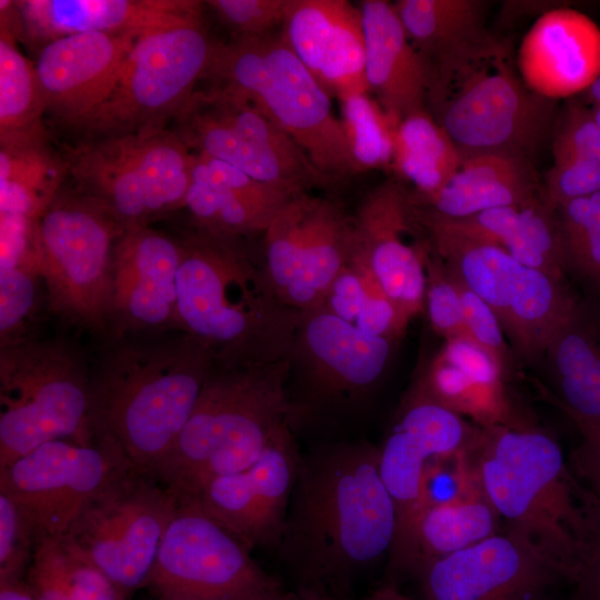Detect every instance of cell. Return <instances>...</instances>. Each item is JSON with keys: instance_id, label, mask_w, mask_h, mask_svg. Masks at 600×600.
Returning <instances> with one entry per match:
<instances>
[{"instance_id": "6da1fadb", "label": "cell", "mask_w": 600, "mask_h": 600, "mask_svg": "<svg viewBox=\"0 0 600 600\" xmlns=\"http://www.w3.org/2000/svg\"><path fill=\"white\" fill-rule=\"evenodd\" d=\"M396 529L379 448L327 440L300 454L274 553L290 591L308 600H353L364 578L387 566Z\"/></svg>"}, {"instance_id": "7a4b0ae2", "label": "cell", "mask_w": 600, "mask_h": 600, "mask_svg": "<svg viewBox=\"0 0 600 600\" xmlns=\"http://www.w3.org/2000/svg\"><path fill=\"white\" fill-rule=\"evenodd\" d=\"M473 460L481 489L506 529L527 539L574 583L600 534V502L559 442L533 423L481 427Z\"/></svg>"}, {"instance_id": "3957f363", "label": "cell", "mask_w": 600, "mask_h": 600, "mask_svg": "<svg viewBox=\"0 0 600 600\" xmlns=\"http://www.w3.org/2000/svg\"><path fill=\"white\" fill-rule=\"evenodd\" d=\"M179 327L218 364L288 358L301 311L276 293L262 263L232 239L204 232L182 243L177 276Z\"/></svg>"}, {"instance_id": "277c9868", "label": "cell", "mask_w": 600, "mask_h": 600, "mask_svg": "<svg viewBox=\"0 0 600 600\" xmlns=\"http://www.w3.org/2000/svg\"><path fill=\"white\" fill-rule=\"evenodd\" d=\"M212 364L209 351L187 333L119 349L90 383L93 439L152 476L177 443Z\"/></svg>"}, {"instance_id": "5b68a950", "label": "cell", "mask_w": 600, "mask_h": 600, "mask_svg": "<svg viewBox=\"0 0 600 600\" xmlns=\"http://www.w3.org/2000/svg\"><path fill=\"white\" fill-rule=\"evenodd\" d=\"M288 360L212 364L177 443L152 476L178 500L194 497L216 478L242 471L288 422Z\"/></svg>"}, {"instance_id": "8992f818", "label": "cell", "mask_w": 600, "mask_h": 600, "mask_svg": "<svg viewBox=\"0 0 600 600\" xmlns=\"http://www.w3.org/2000/svg\"><path fill=\"white\" fill-rule=\"evenodd\" d=\"M249 100L302 149L328 184L359 173L331 96L281 34L217 42L206 77Z\"/></svg>"}, {"instance_id": "52a82bcc", "label": "cell", "mask_w": 600, "mask_h": 600, "mask_svg": "<svg viewBox=\"0 0 600 600\" xmlns=\"http://www.w3.org/2000/svg\"><path fill=\"white\" fill-rule=\"evenodd\" d=\"M393 346L320 307L301 311L287 358L288 422L294 434L359 417L386 374Z\"/></svg>"}, {"instance_id": "ba28073f", "label": "cell", "mask_w": 600, "mask_h": 600, "mask_svg": "<svg viewBox=\"0 0 600 600\" xmlns=\"http://www.w3.org/2000/svg\"><path fill=\"white\" fill-rule=\"evenodd\" d=\"M90 383L61 344L23 337L1 344L0 469L50 441H93Z\"/></svg>"}, {"instance_id": "9c48e42d", "label": "cell", "mask_w": 600, "mask_h": 600, "mask_svg": "<svg viewBox=\"0 0 600 600\" xmlns=\"http://www.w3.org/2000/svg\"><path fill=\"white\" fill-rule=\"evenodd\" d=\"M191 157L167 128L81 140L63 154L80 192L103 203L126 230L184 207Z\"/></svg>"}, {"instance_id": "30bf717a", "label": "cell", "mask_w": 600, "mask_h": 600, "mask_svg": "<svg viewBox=\"0 0 600 600\" xmlns=\"http://www.w3.org/2000/svg\"><path fill=\"white\" fill-rule=\"evenodd\" d=\"M202 19L142 34L82 140L164 129L206 79L216 49Z\"/></svg>"}, {"instance_id": "8fae6325", "label": "cell", "mask_w": 600, "mask_h": 600, "mask_svg": "<svg viewBox=\"0 0 600 600\" xmlns=\"http://www.w3.org/2000/svg\"><path fill=\"white\" fill-rule=\"evenodd\" d=\"M126 229L86 193L57 196L34 221L39 277L54 310L92 327L111 314L116 244Z\"/></svg>"}, {"instance_id": "7c38bea8", "label": "cell", "mask_w": 600, "mask_h": 600, "mask_svg": "<svg viewBox=\"0 0 600 600\" xmlns=\"http://www.w3.org/2000/svg\"><path fill=\"white\" fill-rule=\"evenodd\" d=\"M178 502L160 480L129 468L84 507L61 539L128 599L146 587Z\"/></svg>"}, {"instance_id": "4fadbf2b", "label": "cell", "mask_w": 600, "mask_h": 600, "mask_svg": "<svg viewBox=\"0 0 600 600\" xmlns=\"http://www.w3.org/2000/svg\"><path fill=\"white\" fill-rule=\"evenodd\" d=\"M428 112L462 159L496 152L531 161L559 110L557 101L530 90L504 56L464 74Z\"/></svg>"}, {"instance_id": "5bb4252c", "label": "cell", "mask_w": 600, "mask_h": 600, "mask_svg": "<svg viewBox=\"0 0 600 600\" xmlns=\"http://www.w3.org/2000/svg\"><path fill=\"white\" fill-rule=\"evenodd\" d=\"M146 587L174 600H274L286 592L241 540L192 502H178Z\"/></svg>"}, {"instance_id": "9a60e30c", "label": "cell", "mask_w": 600, "mask_h": 600, "mask_svg": "<svg viewBox=\"0 0 600 600\" xmlns=\"http://www.w3.org/2000/svg\"><path fill=\"white\" fill-rule=\"evenodd\" d=\"M480 427L409 391L403 396L392 427L379 448L382 481L396 510L397 529L386 566L384 583L413 574L417 527L426 508L424 480L430 462L471 448Z\"/></svg>"}, {"instance_id": "2e32d148", "label": "cell", "mask_w": 600, "mask_h": 600, "mask_svg": "<svg viewBox=\"0 0 600 600\" xmlns=\"http://www.w3.org/2000/svg\"><path fill=\"white\" fill-rule=\"evenodd\" d=\"M196 89L172 119V131L191 153L228 163L291 194L314 182L290 163L297 144L240 94L220 86Z\"/></svg>"}, {"instance_id": "e0dca14e", "label": "cell", "mask_w": 600, "mask_h": 600, "mask_svg": "<svg viewBox=\"0 0 600 600\" xmlns=\"http://www.w3.org/2000/svg\"><path fill=\"white\" fill-rule=\"evenodd\" d=\"M263 233L261 263L278 297L299 311L319 307L350 259L352 217L333 199L301 192Z\"/></svg>"}, {"instance_id": "ac0fdd59", "label": "cell", "mask_w": 600, "mask_h": 600, "mask_svg": "<svg viewBox=\"0 0 600 600\" xmlns=\"http://www.w3.org/2000/svg\"><path fill=\"white\" fill-rule=\"evenodd\" d=\"M129 468L104 440H54L0 469V492L17 502L38 540L61 538L84 507Z\"/></svg>"}, {"instance_id": "d6986e66", "label": "cell", "mask_w": 600, "mask_h": 600, "mask_svg": "<svg viewBox=\"0 0 600 600\" xmlns=\"http://www.w3.org/2000/svg\"><path fill=\"white\" fill-rule=\"evenodd\" d=\"M352 226L353 251L411 320L424 309L426 262L431 251L411 190L398 178L387 179L362 200Z\"/></svg>"}, {"instance_id": "ffe728a7", "label": "cell", "mask_w": 600, "mask_h": 600, "mask_svg": "<svg viewBox=\"0 0 600 600\" xmlns=\"http://www.w3.org/2000/svg\"><path fill=\"white\" fill-rule=\"evenodd\" d=\"M301 451L289 422L270 439L249 468L216 478L192 502L250 550L276 551L294 484Z\"/></svg>"}, {"instance_id": "44dd1931", "label": "cell", "mask_w": 600, "mask_h": 600, "mask_svg": "<svg viewBox=\"0 0 600 600\" xmlns=\"http://www.w3.org/2000/svg\"><path fill=\"white\" fill-rule=\"evenodd\" d=\"M423 600H538L557 567L527 539L504 530L420 566Z\"/></svg>"}, {"instance_id": "7402d4cb", "label": "cell", "mask_w": 600, "mask_h": 600, "mask_svg": "<svg viewBox=\"0 0 600 600\" xmlns=\"http://www.w3.org/2000/svg\"><path fill=\"white\" fill-rule=\"evenodd\" d=\"M393 6L428 73V111L464 74L508 56L487 28V1L399 0Z\"/></svg>"}, {"instance_id": "603a6c76", "label": "cell", "mask_w": 600, "mask_h": 600, "mask_svg": "<svg viewBox=\"0 0 600 600\" xmlns=\"http://www.w3.org/2000/svg\"><path fill=\"white\" fill-rule=\"evenodd\" d=\"M140 37L88 32L46 44L34 63L46 114L79 131L112 92Z\"/></svg>"}, {"instance_id": "cb8c5ba5", "label": "cell", "mask_w": 600, "mask_h": 600, "mask_svg": "<svg viewBox=\"0 0 600 600\" xmlns=\"http://www.w3.org/2000/svg\"><path fill=\"white\" fill-rule=\"evenodd\" d=\"M280 34L331 97L369 93L358 6L347 0H288Z\"/></svg>"}, {"instance_id": "d4e9b609", "label": "cell", "mask_w": 600, "mask_h": 600, "mask_svg": "<svg viewBox=\"0 0 600 600\" xmlns=\"http://www.w3.org/2000/svg\"><path fill=\"white\" fill-rule=\"evenodd\" d=\"M14 37L41 50L49 42L88 32L142 36L202 19L196 0H18Z\"/></svg>"}, {"instance_id": "484cf974", "label": "cell", "mask_w": 600, "mask_h": 600, "mask_svg": "<svg viewBox=\"0 0 600 600\" xmlns=\"http://www.w3.org/2000/svg\"><path fill=\"white\" fill-rule=\"evenodd\" d=\"M517 64L524 84L547 99L580 96L600 74V27L578 10L549 9L522 38Z\"/></svg>"}, {"instance_id": "4316f807", "label": "cell", "mask_w": 600, "mask_h": 600, "mask_svg": "<svg viewBox=\"0 0 600 600\" xmlns=\"http://www.w3.org/2000/svg\"><path fill=\"white\" fill-rule=\"evenodd\" d=\"M507 380L487 351L468 339L456 338L444 340L408 391L482 428L532 424L517 410Z\"/></svg>"}, {"instance_id": "83f0119b", "label": "cell", "mask_w": 600, "mask_h": 600, "mask_svg": "<svg viewBox=\"0 0 600 600\" xmlns=\"http://www.w3.org/2000/svg\"><path fill=\"white\" fill-rule=\"evenodd\" d=\"M182 243L139 227L116 244L111 312L136 328L179 326L177 276Z\"/></svg>"}, {"instance_id": "f1b7e54d", "label": "cell", "mask_w": 600, "mask_h": 600, "mask_svg": "<svg viewBox=\"0 0 600 600\" xmlns=\"http://www.w3.org/2000/svg\"><path fill=\"white\" fill-rule=\"evenodd\" d=\"M364 38V73L369 93L397 124L427 110L429 78L393 3L364 0L358 4Z\"/></svg>"}, {"instance_id": "f546056e", "label": "cell", "mask_w": 600, "mask_h": 600, "mask_svg": "<svg viewBox=\"0 0 600 600\" xmlns=\"http://www.w3.org/2000/svg\"><path fill=\"white\" fill-rule=\"evenodd\" d=\"M543 359L556 404L573 422L600 421V292L578 298Z\"/></svg>"}, {"instance_id": "4dcf8cb0", "label": "cell", "mask_w": 600, "mask_h": 600, "mask_svg": "<svg viewBox=\"0 0 600 600\" xmlns=\"http://www.w3.org/2000/svg\"><path fill=\"white\" fill-rule=\"evenodd\" d=\"M541 197L530 160L507 153H479L462 159L457 172L434 194L413 204L444 219H462L501 207L526 204Z\"/></svg>"}, {"instance_id": "1f68e13d", "label": "cell", "mask_w": 600, "mask_h": 600, "mask_svg": "<svg viewBox=\"0 0 600 600\" xmlns=\"http://www.w3.org/2000/svg\"><path fill=\"white\" fill-rule=\"evenodd\" d=\"M416 210L443 227L501 247L523 267L564 278L567 271L556 210L542 197L526 204L494 208L462 219H444L419 208Z\"/></svg>"}, {"instance_id": "d6a6232c", "label": "cell", "mask_w": 600, "mask_h": 600, "mask_svg": "<svg viewBox=\"0 0 600 600\" xmlns=\"http://www.w3.org/2000/svg\"><path fill=\"white\" fill-rule=\"evenodd\" d=\"M68 173L46 127L0 138L1 213L37 219Z\"/></svg>"}, {"instance_id": "836d02e7", "label": "cell", "mask_w": 600, "mask_h": 600, "mask_svg": "<svg viewBox=\"0 0 600 600\" xmlns=\"http://www.w3.org/2000/svg\"><path fill=\"white\" fill-rule=\"evenodd\" d=\"M432 251L449 272L486 301L502 322L523 266L501 247L451 230L417 212Z\"/></svg>"}, {"instance_id": "e575fe53", "label": "cell", "mask_w": 600, "mask_h": 600, "mask_svg": "<svg viewBox=\"0 0 600 600\" xmlns=\"http://www.w3.org/2000/svg\"><path fill=\"white\" fill-rule=\"evenodd\" d=\"M578 298L564 278L524 267L509 303L502 328L527 361L543 359Z\"/></svg>"}, {"instance_id": "d590c367", "label": "cell", "mask_w": 600, "mask_h": 600, "mask_svg": "<svg viewBox=\"0 0 600 600\" xmlns=\"http://www.w3.org/2000/svg\"><path fill=\"white\" fill-rule=\"evenodd\" d=\"M461 162L458 149L428 110L414 112L398 123L391 169L399 180L413 186V197L434 194Z\"/></svg>"}, {"instance_id": "8d00e7d4", "label": "cell", "mask_w": 600, "mask_h": 600, "mask_svg": "<svg viewBox=\"0 0 600 600\" xmlns=\"http://www.w3.org/2000/svg\"><path fill=\"white\" fill-rule=\"evenodd\" d=\"M319 307L366 334L394 343L410 322L353 248Z\"/></svg>"}, {"instance_id": "74e56055", "label": "cell", "mask_w": 600, "mask_h": 600, "mask_svg": "<svg viewBox=\"0 0 600 600\" xmlns=\"http://www.w3.org/2000/svg\"><path fill=\"white\" fill-rule=\"evenodd\" d=\"M501 518L481 486L450 501L427 507L417 527V562L423 563L471 547L501 531Z\"/></svg>"}, {"instance_id": "f35d334b", "label": "cell", "mask_w": 600, "mask_h": 600, "mask_svg": "<svg viewBox=\"0 0 600 600\" xmlns=\"http://www.w3.org/2000/svg\"><path fill=\"white\" fill-rule=\"evenodd\" d=\"M16 39L0 32V138L44 126V103L32 64Z\"/></svg>"}, {"instance_id": "ab89813d", "label": "cell", "mask_w": 600, "mask_h": 600, "mask_svg": "<svg viewBox=\"0 0 600 600\" xmlns=\"http://www.w3.org/2000/svg\"><path fill=\"white\" fill-rule=\"evenodd\" d=\"M202 232L227 239L264 232L279 211L224 188L190 179L184 199Z\"/></svg>"}, {"instance_id": "60d3db41", "label": "cell", "mask_w": 600, "mask_h": 600, "mask_svg": "<svg viewBox=\"0 0 600 600\" xmlns=\"http://www.w3.org/2000/svg\"><path fill=\"white\" fill-rule=\"evenodd\" d=\"M339 101L340 121L358 172L391 168L398 124L369 93L348 96Z\"/></svg>"}, {"instance_id": "b9f144b4", "label": "cell", "mask_w": 600, "mask_h": 600, "mask_svg": "<svg viewBox=\"0 0 600 600\" xmlns=\"http://www.w3.org/2000/svg\"><path fill=\"white\" fill-rule=\"evenodd\" d=\"M556 216L566 271L600 292V192L559 206Z\"/></svg>"}, {"instance_id": "7bdbcfd3", "label": "cell", "mask_w": 600, "mask_h": 600, "mask_svg": "<svg viewBox=\"0 0 600 600\" xmlns=\"http://www.w3.org/2000/svg\"><path fill=\"white\" fill-rule=\"evenodd\" d=\"M551 138L553 161L581 159L600 163V127L592 109L576 97L559 110Z\"/></svg>"}, {"instance_id": "ee69618b", "label": "cell", "mask_w": 600, "mask_h": 600, "mask_svg": "<svg viewBox=\"0 0 600 600\" xmlns=\"http://www.w3.org/2000/svg\"><path fill=\"white\" fill-rule=\"evenodd\" d=\"M24 581L37 600H73L71 557L61 538L37 541Z\"/></svg>"}, {"instance_id": "f6af8a7d", "label": "cell", "mask_w": 600, "mask_h": 600, "mask_svg": "<svg viewBox=\"0 0 600 600\" xmlns=\"http://www.w3.org/2000/svg\"><path fill=\"white\" fill-rule=\"evenodd\" d=\"M39 276L36 253L1 267L0 333L1 344L19 339L22 324L34 304V277Z\"/></svg>"}, {"instance_id": "bcb514c9", "label": "cell", "mask_w": 600, "mask_h": 600, "mask_svg": "<svg viewBox=\"0 0 600 600\" xmlns=\"http://www.w3.org/2000/svg\"><path fill=\"white\" fill-rule=\"evenodd\" d=\"M426 272L424 308L432 329L444 340L456 338L469 340L458 289L447 267L432 248L426 262Z\"/></svg>"}, {"instance_id": "7dc6e473", "label": "cell", "mask_w": 600, "mask_h": 600, "mask_svg": "<svg viewBox=\"0 0 600 600\" xmlns=\"http://www.w3.org/2000/svg\"><path fill=\"white\" fill-rule=\"evenodd\" d=\"M37 540L33 526L17 502L0 492V580L24 579Z\"/></svg>"}, {"instance_id": "c3c4849f", "label": "cell", "mask_w": 600, "mask_h": 600, "mask_svg": "<svg viewBox=\"0 0 600 600\" xmlns=\"http://www.w3.org/2000/svg\"><path fill=\"white\" fill-rule=\"evenodd\" d=\"M208 6L232 38L253 39L281 27L288 0H210Z\"/></svg>"}, {"instance_id": "681fc988", "label": "cell", "mask_w": 600, "mask_h": 600, "mask_svg": "<svg viewBox=\"0 0 600 600\" xmlns=\"http://www.w3.org/2000/svg\"><path fill=\"white\" fill-rule=\"evenodd\" d=\"M450 276L460 296L469 340L487 351L509 377L512 371L511 351L503 339L502 326L496 312L479 296Z\"/></svg>"}, {"instance_id": "f907efd6", "label": "cell", "mask_w": 600, "mask_h": 600, "mask_svg": "<svg viewBox=\"0 0 600 600\" xmlns=\"http://www.w3.org/2000/svg\"><path fill=\"white\" fill-rule=\"evenodd\" d=\"M597 192H600V163L581 159L553 161L541 187L543 201L553 210Z\"/></svg>"}, {"instance_id": "816d5d0a", "label": "cell", "mask_w": 600, "mask_h": 600, "mask_svg": "<svg viewBox=\"0 0 600 600\" xmlns=\"http://www.w3.org/2000/svg\"><path fill=\"white\" fill-rule=\"evenodd\" d=\"M581 440L570 454V466L600 502V421L574 422Z\"/></svg>"}, {"instance_id": "f5cc1de1", "label": "cell", "mask_w": 600, "mask_h": 600, "mask_svg": "<svg viewBox=\"0 0 600 600\" xmlns=\"http://www.w3.org/2000/svg\"><path fill=\"white\" fill-rule=\"evenodd\" d=\"M63 544L71 557L74 600H127L107 576L64 542Z\"/></svg>"}, {"instance_id": "db71d44e", "label": "cell", "mask_w": 600, "mask_h": 600, "mask_svg": "<svg viewBox=\"0 0 600 600\" xmlns=\"http://www.w3.org/2000/svg\"><path fill=\"white\" fill-rule=\"evenodd\" d=\"M574 584L579 600H600V534Z\"/></svg>"}, {"instance_id": "11a10c76", "label": "cell", "mask_w": 600, "mask_h": 600, "mask_svg": "<svg viewBox=\"0 0 600 600\" xmlns=\"http://www.w3.org/2000/svg\"><path fill=\"white\" fill-rule=\"evenodd\" d=\"M0 600H37L24 579L0 580Z\"/></svg>"}, {"instance_id": "9f6ffc18", "label": "cell", "mask_w": 600, "mask_h": 600, "mask_svg": "<svg viewBox=\"0 0 600 600\" xmlns=\"http://www.w3.org/2000/svg\"><path fill=\"white\" fill-rule=\"evenodd\" d=\"M363 600H411L397 590L396 586L382 584Z\"/></svg>"}, {"instance_id": "6f0895ef", "label": "cell", "mask_w": 600, "mask_h": 600, "mask_svg": "<svg viewBox=\"0 0 600 600\" xmlns=\"http://www.w3.org/2000/svg\"><path fill=\"white\" fill-rule=\"evenodd\" d=\"M580 96L581 98L579 100L590 108L600 104V74Z\"/></svg>"}, {"instance_id": "680465c9", "label": "cell", "mask_w": 600, "mask_h": 600, "mask_svg": "<svg viewBox=\"0 0 600 600\" xmlns=\"http://www.w3.org/2000/svg\"><path fill=\"white\" fill-rule=\"evenodd\" d=\"M274 600H308V599H304L301 596L289 590Z\"/></svg>"}, {"instance_id": "91938a15", "label": "cell", "mask_w": 600, "mask_h": 600, "mask_svg": "<svg viewBox=\"0 0 600 600\" xmlns=\"http://www.w3.org/2000/svg\"><path fill=\"white\" fill-rule=\"evenodd\" d=\"M596 118L597 123L600 127V104L591 108Z\"/></svg>"}, {"instance_id": "94428289", "label": "cell", "mask_w": 600, "mask_h": 600, "mask_svg": "<svg viewBox=\"0 0 600 600\" xmlns=\"http://www.w3.org/2000/svg\"><path fill=\"white\" fill-rule=\"evenodd\" d=\"M158 600H174V599L159 598Z\"/></svg>"}]
</instances>
